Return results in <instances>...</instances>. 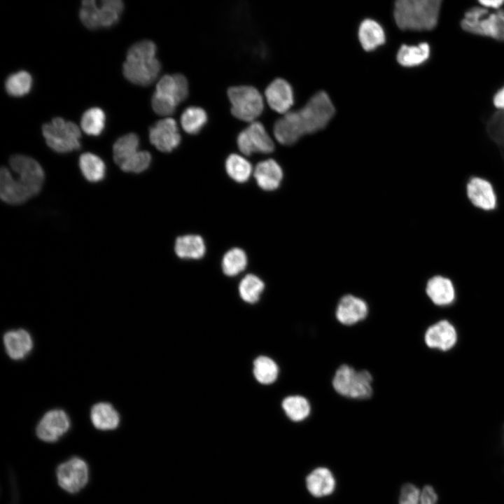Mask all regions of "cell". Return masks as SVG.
<instances>
[{
    "mask_svg": "<svg viewBox=\"0 0 504 504\" xmlns=\"http://www.w3.org/2000/svg\"><path fill=\"white\" fill-rule=\"evenodd\" d=\"M305 484L309 493L316 498L330 496L336 487L332 472L325 467H318L310 472L306 477Z\"/></svg>",
    "mask_w": 504,
    "mask_h": 504,
    "instance_id": "obj_20",
    "label": "cell"
},
{
    "mask_svg": "<svg viewBox=\"0 0 504 504\" xmlns=\"http://www.w3.org/2000/svg\"><path fill=\"white\" fill-rule=\"evenodd\" d=\"M9 165L18 175V178L16 179L33 197L37 195L45 180L44 171L40 164L31 157L17 154L11 156Z\"/></svg>",
    "mask_w": 504,
    "mask_h": 504,
    "instance_id": "obj_8",
    "label": "cell"
},
{
    "mask_svg": "<svg viewBox=\"0 0 504 504\" xmlns=\"http://www.w3.org/2000/svg\"><path fill=\"white\" fill-rule=\"evenodd\" d=\"M237 144L239 150L245 155L253 153H270L274 148L272 138L258 121L251 122L238 134Z\"/></svg>",
    "mask_w": 504,
    "mask_h": 504,
    "instance_id": "obj_10",
    "label": "cell"
},
{
    "mask_svg": "<svg viewBox=\"0 0 504 504\" xmlns=\"http://www.w3.org/2000/svg\"><path fill=\"white\" fill-rule=\"evenodd\" d=\"M461 27L472 34L504 42V9L490 10L480 5L466 10Z\"/></svg>",
    "mask_w": 504,
    "mask_h": 504,
    "instance_id": "obj_5",
    "label": "cell"
},
{
    "mask_svg": "<svg viewBox=\"0 0 504 504\" xmlns=\"http://www.w3.org/2000/svg\"><path fill=\"white\" fill-rule=\"evenodd\" d=\"M421 490L411 483L405 484L400 489L399 504H419Z\"/></svg>",
    "mask_w": 504,
    "mask_h": 504,
    "instance_id": "obj_41",
    "label": "cell"
},
{
    "mask_svg": "<svg viewBox=\"0 0 504 504\" xmlns=\"http://www.w3.org/2000/svg\"><path fill=\"white\" fill-rule=\"evenodd\" d=\"M71 427L68 414L61 409L47 412L36 427L38 438L46 442H55L66 434Z\"/></svg>",
    "mask_w": 504,
    "mask_h": 504,
    "instance_id": "obj_12",
    "label": "cell"
},
{
    "mask_svg": "<svg viewBox=\"0 0 504 504\" xmlns=\"http://www.w3.org/2000/svg\"><path fill=\"white\" fill-rule=\"evenodd\" d=\"M479 5L490 10H497L502 8L503 0H482L478 1Z\"/></svg>",
    "mask_w": 504,
    "mask_h": 504,
    "instance_id": "obj_43",
    "label": "cell"
},
{
    "mask_svg": "<svg viewBox=\"0 0 504 504\" xmlns=\"http://www.w3.org/2000/svg\"><path fill=\"white\" fill-rule=\"evenodd\" d=\"M247 256L245 252L239 248L229 250L223 256L222 269L230 276L237 275L246 268Z\"/></svg>",
    "mask_w": 504,
    "mask_h": 504,
    "instance_id": "obj_35",
    "label": "cell"
},
{
    "mask_svg": "<svg viewBox=\"0 0 504 504\" xmlns=\"http://www.w3.org/2000/svg\"><path fill=\"white\" fill-rule=\"evenodd\" d=\"M264 287V283L260 278L249 274L245 276L239 284V295L245 302L254 303L259 300Z\"/></svg>",
    "mask_w": 504,
    "mask_h": 504,
    "instance_id": "obj_36",
    "label": "cell"
},
{
    "mask_svg": "<svg viewBox=\"0 0 504 504\" xmlns=\"http://www.w3.org/2000/svg\"><path fill=\"white\" fill-rule=\"evenodd\" d=\"M426 292L430 300L437 305H447L455 298L454 286L451 281L442 276L430 278L426 287Z\"/></svg>",
    "mask_w": 504,
    "mask_h": 504,
    "instance_id": "obj_23",
    "label": "cell"
},
{
    "mask_svg": "<svg viewBox=\"0 0 504 504\" xmlns=\"http://www.w3.org/2000/svg\"><path fill=\"white\" fill-rule=\"evenodd\" d=\"M176 254L183 259H200L206 251L203 239L195 234L178 237L175 242Z\"/></svg>",
    "mask_w": 504,
    "mask_h": 504,
    "instance_id": "obj_24",
    "label": "cell"
},
{
    "mask_svg": "<svg viewBox=\"0 0 504 504\" xmlns=\"http://www.w3.org/2000/svg\"><path fill=\"white\" fill-rule=\"evenodd\" d=\"M370 306L363 298L353 294L340 298L335 307V317L342 326L351 327L367 319Z\"/></svg>",
    "mask_w": 504,
    "mask_h": 504,
    "instance_id": "obj_11",
    "label": "cell"
},
{
    "mask_svg": "<svg viewBox=\"0 0 504 504\" xmlns=\"http://www.w3.org/2000/svg\"><path fill=\"white\" fill-rule=\"evenodd\" d=\"M489 134L504 151V111H500L491 120Z\"/></svg>",
    "mask_w": 504,
    "mask_h": 504,
    "instance_id": "obj_40",
    "label": "cell"
},
{
    "mask_svg": "<svg viewBox=\"0 0 504 504\" xmlns=\"http://www.w3.org/2000/svg\"><path fill=\"white\" fill-rule=\"evenodd\" d=\"M207 121L206 111L199 106L186 108L181 116V125L183 130L189 134L199 133Z\"/></svg>",
    "mask_w": 504,
    "mask_h": 504,
    "instance_id": "obj_30",
    "label": "cell"
},
{
    "mask_svg": "<svg viewBox=\"0 0 504 504\" xmlns=\"http://www.w3.org/2000/svg\"><path fill=\"white\" fill-rule=\"evenodd\" d=\"M79 167L85 178L92 183L99 182L106 176L104 162L91 153H85L80 156Z\"/></svg>",
    "mask_w": 504,
    "mask_h": 504,
    "instance_id": "obj_28",
    "label": "cell"
},
{
    "mask_svg": "<svg viewBox=\"0 0 504 504\" xmlns=\"http://www.w3.org/2000/svg\"><path fill=\"white\" fill-rule=\"evenodd\" d=\"M281 407L287 417L295 422L307 419L312 412L309 400L302 395H290L286 397L281 402Z\"/></svg>",
    "mask_w": 504,
    "mask_h": 504,
    "instance_id": "obj_26",
    "label": "cell"
},
{
    "mask_svg": "<svg viewBox=\"0 0 504 504\" xmlns=\"http://www.w3.org/2000/svg\"><path fill=\"white\" fill-rule=\"evenodd\" d=\"M335 113L334 106L325 92L314 94L298 111H289L274 125L276 139L283 145H291L302 136L324 128Z\"/></svg>",
    "mask_w": 504,
    "mask_h": 504,
    "instance_id": "obj_1",
    "label": "cell"
},
{
    "mask_svg": "<svg viewBox=\"0 0 504 504\" xmlns=\"http://www.w3.org/2000/svg\"><path fill=\"white\" fill-rule=\"evenodd\" d=\"M340 397L358 401L370 400L374 394V377L367 369L357 370L344 363L335 370L331 382Z\"/></svg>",
    "mask_w": 504,
    "mask_h": 504,
    "instance_id": "obj_4",
    "label": "cell"
},
{
    "mask_svg": "<svg viewBox=\"0 0 504 504\" xmlns=\"http://www.w3.org/2000/svg\"><path fill=\"white\" fill-rule=\"evenodd\" d=\"M430 55V47L426 42L418 45H402L397 54V60L402 66L412 67L422 64Z\"/></svg>",
    "mask_w": 504,
    "mask_h": 504,
    "instance_id": "obj_27",
    "label": "cell"
},
{
    "mask_svg": "<svg viewBox=\"0 0 504 504\" xmlns=\"http://www.w3.org/2000/svg\"><path fill=\"white\" fill-rule=\"evenodd\" d=\"M0 196L4 202L12 205L23 204L33 197L29 190L4 167L0 171Z\"/></svg>",
    "mask_w": 504,
    "mask_h": 504,
    "instance_id": "obj_18",
    "label": "cell"
},
{
    "mask_svg": "<svg viewBox=\"0 0 504 504\" xmlns=\"http://www.w3.org/2000/svg\"><path fill=\"white\" fill-rule=\"evenodd\" d=\"M79 17L83 24L88 29H97L101 27L99 8L94 0L82 2Z\"/></svg>",
    "mask_w": 504,
    "mask_h": 504,
    "instance_id": "obj_38",
    "label": "cell"
},
{
    "mask_svg": "<svg viewBox=\"0 0 504 504\" xmlns=\"http://www.w3.org/2000/svg\"><path fill=\"white\" fill-rule=\"evenodd\" d=\"M269 106L279 113L286 114L293 104V92L290 85L283 78H276L269 84L265 91Z\"/></svg>",
    "mask_w": 504,
    "mask_h": 504,
    "instance_id": "obj_15",
    "label": "cell"
},
{
    "mask_svg": "<svg viewBox=\"0 0 504 504\" xmlns=\"http://www.w3.org/2000/svg\"><path fill=\"white\" fill-rule=\"evenodd\" d=\"M124 9L120 0H104L99 8L101 27H110L118 22Z\"/></svg>",
    "mask_w": 504,
    "mask_h": 504,
    "instance_id": "obj_37",
    "label": "cell"
},
{
    "mask_svg": "<svg viewBox=\"0 0 504 504\" xmlns=\"http://www.w3.org/2000/svg\"><path fill=\"white\" fill-rule=\"evenodd\" d=\"M150 143L161 152H171L180 144L181 135L177 123L173 118H165L149 129Z\"/></svg>",
    "mask_w": 504,
    "mask_h": 504,
    "instance_id": "obj_13",
    "label": "cell"
},
{
    "mask_svg": "<svg viewBox=\"0 0 504 504\" xmlns=\"http://www.w3.org/2000/svg\"><path fill=\"white\" fill-rule=\"evenodd\" d=\"M156 46L149 40L139 41L128 50L123 64V74L131 83L146 86L157 78L160 63L156 57Z\"/></svg>",
    "mask_w": 504,
    "mask_h": 504,
    "instance_id": "obj_3",
    "label": "cell"
},
{
    "mask_svg": "<svg viewBox=\"0 0 504 504\" xmlns=\"http://www.w3.org/2000/svg\"><path fill=\"white\" fill-rule=\"evenodd\" d=\"M139 138L134 133L120 137L113 144V155L115 162L120 167L139 151Z\"/></svg>",
    "mask_w": 504,
    "mask_h": 504,
    "instance_id": "obj_29",
    "label": "cell"
},
{
    "mask_svg": "<svg viewBox=\"0 0 504 504\" xmlns=\"http://www.w3.org/2000/svg\"><path fill=\"white\" fill-rule=\"evenodd\" d=\"M466 194L470 202L483 211H493L497 207L498 199L493 186L484 178H470L466 184Z\"/></svg>",
    "mask_w": 504,
    "mask_h": 504,
    "instance_id": "obj_14",
    "label": "cell"
},
{
    "mask_svg": "<svg viewBox=\"0 0 504 504\" xmlns=\"http://www.w3.org/2000/svg\"><path fill=\"white\" fill-rule=\"evenodd\" d=\"M227 97L231 104V113L239 120L253 122L262 113V97L253 86L231 87L227 90Z\"/></svg>",
    "mask_w": 504,
    "mask_h": 504,
    "instance_id": "obj_7",
    "label": "cell"
},
{
    "mask_svg": "<svg viewBox=\"0 0 504 504\" xmlns=\"http://www.w3.org/2000/svg\"><path fill=\"white\" fill-rule=\"evenodd\" d=\"M438 496L433 487L426 485L421 490L419 504H436Z\"/></svg>",
    "mask_w": 504,
    "mask_h": 504,
    "instance_id": "obj_42",
    "label": "cell"
},
{
    "mask_svg": "<svg viewBox=\"0 0 504 504\" xmlns=\"http://www.w3.org/2000/svg\"><path fill=\"white\" fill-rule=\"evenodd\" d=\"M358 37L362 47L368 51L375 49L385 42L383 28L378 22L371 19H366L361 22Z\"/></svg>",
    "mask_w": 504,
    "mask_h": 504,
    "instance_id": "obj_25",
    "label": "cell"
},
{
    "mask_svg": "<svg viewBox=\"0 0 504 504\" xmlns=\"http://www.w3.org/2000/svg\"><path fill=\"white\" fill-rule=\"evenodd\" d=\"M457 335L454 326L447 321H440L427 328L424 342L427 346L446 351L454 346Z\"/></svg>",
    "mask_w": 504,
    "mask_h": 504,
    "instance_id": "obj_17",
    "label": "cell"
},
{
    "mask_svg": "<svg viewBox=\"0 0 504 504\" xmlns=\"http://www.w3.org/2000/svg\"><path fill=\"white\" fill-rule=\"evenodd\" d=\"M42 132L48 146L57 153H66L80 147V132L74 122L55 118L43 125Z\"/></svg>",
    "mask_w": 504,
    "mask_h": 504,
    "instance_id": "obj_6",
    "label": "cell"
},
{
    "mask_svg": "<svg viewBox=\"0 0 504 504\" xmlns=\"http://www.w3.org/2000/svg\"><path fill=\"white\" fill-rule=\"evenodd\" d=\"M225 169L229 176L238 183L246 182L253 171L251 163L238 154H231L227 157Z\"/></svg>",
    "mask_w": 504,
    "mask_h": 504,
    "instance_id": "obj_31",
    "label": "cell"
},
{
    "mask_svg": "<svg viewBox=\"0 0 504 504\" xmlns=\"http://www.w3.org/2000/svg\"><path fill=\"white\" fill-rule=\"evenodd\" d=\"M493 103L498 110L504 111V85L494 94Z\"/></svg>",
    "mask_w": 504,
    "mask_h": 504,
    "instance_id": "obj_44",
    "label": "cell"
},
{
    "mask_svg": "<svg viewBox=\"0 0 504 504\" xmlns=\"http://www.w3.org/2000/svg\"><path fill=\"white\" fill-rule=\"evenodd\" d=\"M3 342L7 355L15 360L27 357L34 346L31 335L22 328L6 331L3 336Z\"/></svg>",
    "mask_w": 504,
    "mask_h": 504,
    "instance_id": "obj_19",
    "label": "cell"
},
{
    "mask_svg": "<svg viewBox=\"0 0 504 504\" xmlns=\"http://www.w3.org/2000/svg\"><path fill=\"white\" fill-rule=\"evenodd\" d=\"M253 174L258 185L265 190L276 189L283 178L281 167L272 159L260 162L255 166Z\"/></svg>",
    "mask_w": 504,
    "mask_h": 504,
    "instance_id": "obj_21",
    "label": "cell"
},
{
    "mask_svg": "<svg viewBox=\"0 0 504 504\" xmlns=\"http://www.w3.org/2000/svg\"><path fill=\"white\" fill-rule=\"evenodd\" d=\"M440 0H399L394 5L396 24L402 30L429 31L439 20Z\"/></svg>",
    "mask_w": 504,
    "mask_h": 504,
    "instance_id": "obj_2",
    "label": "cell"
},
{
    "mask_svg": "<svg viewBox=\"0 0 504 504\" xmlns=\"http://www.w3.org/2000/svg\"><path fill=\"white\" fill-rule=\"evenodd\" d=\"M90 416L94 427L103 431L116 429L120 421L118 412L106 402L94 404L91 407Z\"/></svg>",
    "mask_w": 504,
    "mask_h": 504,
    "instance_id": "obj_22",
    "label": "cell"
},
{
    "mask_svg": "<svg viewBox=\"0 0 504 504\" xmlns=\"http://www.w3.org/2000/svg\"><path fill=\"white\" fill-rule=\"evenodd\" d=\"M189 88L186 78L181 74L164 75L158 82L155 93L174 102L177 106L186 100Z\"/></svg>",
    "mask_w": 504,
    "mask_h": 504,
    "instance_id": "obj_16",
    "label": "cell"
},
{
    "mask_svg": "<svg viewBox=\"0 0 504 504\" xmlns=\"http://www.w3.org/2000/svg\"><path fill=\"white\" fill-rule=\"evenodd\" d=\"M106 115L102 109L93 107L87 110L82 115L80 125L88 135L98 136L105 127Z\"/></svg>",
    "mask_w": 504,
    "mask_h": 504,
    "instance_id": "obj_33",
    "label": "cell"
},
{
    "mask_svg": "<svg viewBox=\"0 0 504 504\" xmlns=\"http://www.w3.org/2000/svg\"><path fill=\"white\" fill-rule=\"evenodd\" d=\"M253 374L260 383H274L279 375V367L274 360L267 356H259L253 363Z\"/></svg>",
    "mask_w": 504,
    "mask_h": 504,
    "instance_id": "obj_32",
    "label": "cell"
},
{
    "mask_svg": "<svg viewBox=\"0 0 504 504\" xmlns=\"http://www.w3.org/2000/svg\"><path fill=\"white\" fill-rule=\"evenodd\" d=\"M56 477L58 485L63 490L76 493L88 484L89 468L81 458L72 457L57 467Z\"/></svg>",
    "mask_w": 504,
    "mask_h": 504,
    "instance_id": "obj_9",
    "label": "cell"
},
{
    "mask_svg": "<svg viewBox=\"0 0 504 504\" xmlns=\"http://www.w3.org/2000/svg\"><path fill=\"white\" fill-rule=\"evenodd\" d=\"M31 76L25 71L10 74L5 83L6 90L13 97H22L29 92L32 86Z\"/></svg>",
    "mask_w": 504,
    "mask_h": 504,
    "instance_id": "obj_34",
    "label": "cell"
},
{
    "mask_svg": "<svg viewBox=\"0 0 504 504\" xmlns=\"http://www.w3.org/2000/svg\"><path fill=\"white\" fill-rule=\"evenodd\" d=\"M151 155L146 150H139L134 155L120 166L122 171L131 173H141L148 168Z\"/></svg>",
    "mask_w": 504,
    "mask_h": 504,
    "instance_id": "obj_39",
    "label": "cell"
}]
</instances>
